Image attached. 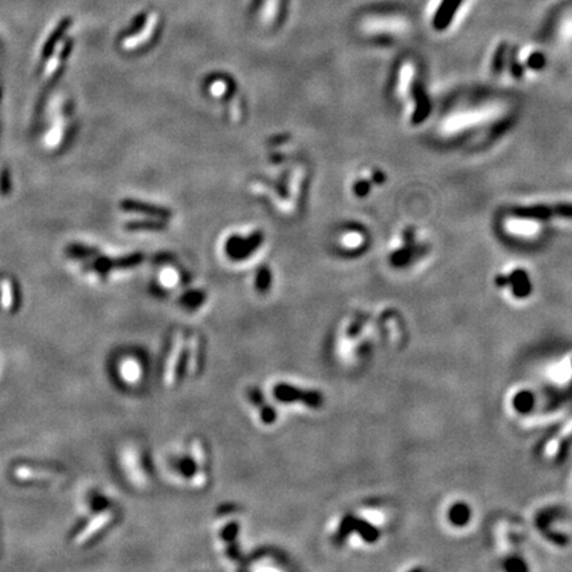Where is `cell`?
I'll list each match as a JSON object with an SVG mask.
<instances>
[{"mask_svg":"<svg viewBox=\"0 0 572 572\" xmlns=\"http://www.w3.org/2000/svg\"><path fill=\"white\" fill-rule=\"evenodd\" d=\"M180 351H181V341H177L174 344L172 353L170 355L168 359V364H167V370H166V382L167 384H171L175 379V373H177V366L180 359Z\"/></svg>","mask_w":572,"mask_h":572,"instance_id":"14","label":"cell"},{"mask_svg":"<svg viewBox=\"0 0 572 572\" xmlns=\"http://www.w3.org/2000/svg\"><path fill=\"white\" fill-rule=\"evenodd\" d=\"M70 24H72V21H70V19L69 17H66V19H63L60 23H59V26L56 27V30L52 32L50 37H48V40H47V43H46V46H44V48H43V53H41V59L43 60H47L48 57L52 56V53H53V50L56 48V46H57V43L60 41V39L64 36V33L66 32V30L70 27Z\"/></svg>","mask_w":572,"mask_h":572,"instance_id":"10","label":"cell"},{"mask_svg":"<svg viewBox=\"0 0 572 572\" xmlns=\"http://www.w3.org/2000/svg\"><path fill=\"white\" fill-rule=\"evenodd\" d=\"M533 406H534V397L529 391H522V393H518L514 399V407L522 413L529 412L530 409L533 408Z\"/></svg>","mask_w":572,"mask_h":572,"instance_id":"16","label":"cell"},{"mask_svg":"<svg viewBox=\"0 0 572 572\" xmlns=\"http://www.w3.org/2000/svg\"><path fill=\"white\" fill-rule=\"evenodd\" d=\"M125 228L129 230H137V229H162L164 224L161 221H130L125 226Z\"/></svg>","mask_w":572,"mask_h":572,"instance_id":"17","label":"cell"},{"mask_svg":"<svg viewBox=\"0 0 572 572\" xmlns=\"http://www.w3.org/2000/svg\"><path fill=\"white\" fill-rule=\"evenodd\" d=\"M513 115L510 105L498 99H480L458 102L442 122V132L456 137V145L473 144V137L501 130Z\"/></svg>","mask_w":572,"mask_h":572,"instance_id":"1","label":"cell"},{"mask_svg":"<svg viewBox=\"0 0 572 572\" xmlns=\"http://www.w3.org/2000/svg\"><path fill=\"white\" fill-rule=\"evenodd\" d=\"M464 0H442L432 17V26L436 31L442 32L451 27L453 19L457 15Z\"/></svg>","mask_w":572,"mask_h":572,"instance_id":"5","label":"cell"},{"mask_svg":"<svg viewBox=\"0 0 572 572\" xmlns=\"http://www.w3.org/2000/svg\"><path fill=\"white\" fill-rule=\"evenodd\" d=\"M15 474L21 480H34V481H55V480H63V475L55 473L52 471L46 469H33V468H26L20 466L15 471Z\"/></svg>","mask_w":572,"mask_h":572,"instance_id":"9","label":"cell"},{"mask_svg":"<svg viewBox=\"0 0 572 572\" xmlns=\"http://www.w3.org/2000/svg\"><path fill=\"white\" fill-rule=\"evenodd\" d=\"M259 241H260L259 237L255 239V241L253 240L239 241L237 239H232L229 241V253H230V256H235V257H244L252 249H255L256 246H259Z\"/></svg>","mask_w":572,"mask_h":572,"instance_id":"11","label":"cell"},{"mask_svg":"<svg viewBox=\"0 0 572 572\" xmlns=\"http://www.w3.org/2000/svg\"><path fill=\"white\" fill-rule=\"evenodd\" d=\"M68 252L73 256L89 257V256H95L97 253V249H93V248H89V246H70L68 248Z\"/></svg>","mask_w":572,"mask_h":572,"instance_id":"18","label":"cell"},{"mask_svg":"<svg viewBox=\"0 0 572 572\" xmlns=\"http://www.w3.org/2000/svg\"><path fill=\"white\" fill-rule=\"evenodd\" d=\"M72 47H73L72 40H66V43H64V46L60 48V52H59V53H56V55L53 56V60H52L50 64H48V66H47V69H46V75H47V77H52V75H55V72L57 70V68L61 66L60 63H61L63 60H66V57L69 56V53H70V50H72Z\"/></svg>","mask_w":572,"mask_h":572,"instance_id":"13","label":"cell"},{"mask_svg":"<svg viewBox=\"0 0 572 572\" xmlns=\"http://www.w3.org/2000/svg\"><path fill=\"white\" fill-rule=\"evenodd\" d=\"M113 518H115V513L112 510H105V511L99 513V515L95 517L90 522L88 523V526L76 537L75 544L76 546L85 544L88 540L93 538L103 526L112 522Z\"/></svg>","mask_w":572,"mask_h":572,"instance_id":"7","label":"cell"},{"mask_svg":"<svg viewBox=\"0 0 572 572\" xmlns=\"http://www.w3.org/2000/svg\"><path fill=\"white\" fill-rule=\"evenodd\" d=\"M451 522L456 526H464L471 520V509L465 504H456L449 511Z\"/></svg>","mask_w":572,"mask_h":572,"instance_id":"12","label":"cell"},{"mask_svg":"<svg viewBox=\"0 0 572 572\" xmlns=\"http://www.w3.org/2000/svg\"><path fill=\"white\" fill-rule=\"evenodd\" d=\"M0 93H1V92H0Z\"/></svg>","mask_w":572,"mask_h":572,"instance_id":"19","label":"cell"},{"mask_svg":"<svg viewBox=\"0 0 572 572\" xmlns=\"http://www.w3.org/2000/svg\"><path fill=\"white\" fill-rule=\"evenodd\" d=\"M495 285L500 288L510 286L515 298H526L533 292V282L524 269H515L510 275H500L495 277Z\"/></svg>","mask_w":572,"mask_h":572,"instance_id":"4","label":"cell"},{"mask_svg":"<svg viewBox=\"0 0 572 572\" xmlns=\"http://www.w3.org/2000/svg\"><path fill=\"white\" fill-rule=\"evenodd\" d=\"M121 208L129 213H144V215L161 217V219H168L171 216V213L166 208L148 204V203H142V201H137V200H131V199H124L121 201Z\"/></svg>","mask_w":572,"mask_h":572,"instance_id":"8","label":"cell"},{"mask_svg":"<svg viewBox=\"0 0 572 572\" xmlns=\"http://www.w3.org/2000/svg\"><path fill=\"white\" fill-rule=\"evenodd\" d=\"M501 230L507 239L518 244H538L547 233V228L535 217L510 207L501 217Z\"/></svg>","mask_w":572,"mask_h":572,"instance_id":"2","label":"cell"},{"mask_svg":"<svg viewBox=\"0 0 572 572\" xmlns=\"http://www.w3.org/2000/svg\"><path fill=\"white\" fill-rule=\"evenodd\" d=\"M0 289H1V305L6 310H11L14 306V286L12 282L7 278H4L0 284Z\"/></svg>","mask_w":572,"mask_h":572,"instance_id":"15","label":"cell"},{"mask_svg":"<svg viewBox=\"0 0 572 572\" xmlns=\"http://www.w3.org/2000/svg\"><path fill=\"white\" fill-rule=\"evenodd\" d=\"M542 221L546 227L559 223H572V199L564 200H538L514 206Z\"/></svg>","mask_w":572,"mask_h":572,"instance_id":"3","label":"cell"},{"mask_svg":"<svg viewBox=\"0 0 572 572\" xmlns=\"http://www.w3.org/2000/svg\"><path fill=\"white\" fill-rule=\"evenodd\" d=\"M275 396L282 400V402H293V400H302L305 402V404L310 406V407H321L322 404V397L319 393H306L302 390H298L295 387L290 386H285V384H279L275 388Z\"/></svg>","mask_w":572,"mask_h":572,"instance_id":"6","label":"cell"}]
</instances>
